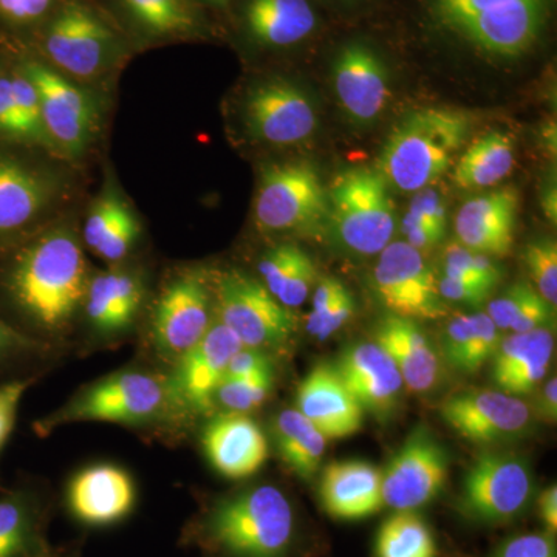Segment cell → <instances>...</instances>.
<instances>
[{"mask_svg": "<svg viewBox=\"0 0 557 557\" xmlns=\"http://www.w3.org/2000/svg\"><path fill=\"white\" fill-rule=\"evenodd\" d=\"M533 410V416L545 423H556L557 420V380L556 376L549 379L542 387L541 394Z\"/></svg>", "mask_w": 557, "mask_h": 557, "instance_id": "cell-55", "label": "cell"}, {"mask_svg": "<svg viewBox=\"0 0 557 557\" xmlns=\"http://www.w3.org/2000/svg\"><path fill=\"white\" fill-rule=\"evenodd\" d=\"M44 508L25 490L0 496V557H39L50 552L44 539Z\"/></svg>", "mask_w": 557, "mask_h": 557, "instance_id": "cell-31", "label": "cell"}, {"mask_svg": "<svg viewBox=\"0 0 557 557\" xmlns=\"http://www.w3.org/2000/svg\"><path fill=\"white\" fill-rule=\"evenodd\" d=\"M333 86L348 119L369 124L379 119L391 100L387 70L362 44H348L333 64Z\"/></svg>", "mask_w": 557, "mask_h": 557, "instance_id": "cell-20", "label": "cell"}, {"mask_svg": "<svg viewBox=\"0 0 557 557\" xmlns=\"http://www.w3.org/2000/svg\"><path fill=\"white\" fill-rule=\"evenodd\" d=\"M39 557H64V556H58V555H54V553H46V555H42V556H39Z\"/></svg>", "mask_w": 557, "mask_h": 557, "instance_id": "cell-58", "label": "cell"}, {"mask_svg": "<svg viewBox=\"0 0 557 557\" xmlns=\"http://www.w3.org/2000/svg\"><path fill=\"white\" fill-rule=\"evenodd\" d=\"M172 408L175 405L168 376L126 370L84 388L39 426L50 431L58 424L76 421L141 424Z\"/></svg>", "mask_w": 557, "mask_h": 557, "instance_id": "cell-6", "label": "cell"}, {"mask_svg": "<svg viewBox=\"0 0 557 557\" xmlns=\"http://www.w3.org/2000/svg\"><path fill=\"white\" fill-rule=\"evenodd\" d=\"M212 325L211 293L200 273L180 274L163 289L152 317L153 346L161 357L177 361Z\"/></svg>", "mask_w": 557, "mask_h": 557, "instance_id": "cell-13", "label": "cell"}, {"mask_svg": "<svg viewBox=\"0 0 557 557\" xmlns=\"http://www.w3.org/2000/svg\"><path fill=\"white\" fill-rule=\"evenodd\" d=\"M408 214L434 226L440 231H446V207L445 200L437 190L424 188L416 193L410 201Z\"/></svg>", "mask_w": 557, "mask_h": 557, "instance_id": "cell-47", "label": "cell"}, {"mask_svg": "<svg viewBox=\"0 0 557 557\" xmlns=\"http://www.w3.org/2000/svg\"><path fill=\"white\" fill-rule=\"evenodd\" d=\"M11 89H13L14 104H16L17 119H20L21 138L49 143L35 84L25 73H22V75L11 78Z\"/></svg>", "mask_w": 557, "mask_h": 557, "instance_id": "cell-41", "label": "cell"}, {"mask_svg": "<svg viewBox=\"0 0 557 557\" xmlns=\"http://www.w3.org/2000/svg\"><path fill=\"white\" fill-rule=\"evenodd\" d=\"M445 274L457 281L493 289L500 281V270L490 256L471 251L463 245H450L445 251Z\"/></svg>", "mask_w": 557, "mask_h": 557, "instance_id": "cell-39", "label": "cell"}, {"mask_svg": "<svg viewBox=\"0 0 557 557\" xmlns=\"http://www.w3.org/2000/svg\"><path fill=\"white\" fill-rule=\"evenodd\" d=\"M515 161L512 138L504 132H487L458 159L454 182L461 189L490 188L511 174Z\"/></svg>", "mask_w": 557, "mask_h": 557, "instance_id": "cell-35", "label": "cell"}, {"mask_svg": "<svg viewBox=\"0 0 557 557\" xmlns=\"http://www.w3.org/2000/svg\"><path fill=\"white\" fill-rule=\"evenodd\" d=\"M438 292L443 300H453V302L468 304V306H478L486 300L493 289L483 287V285L469 284V282L457 281L443 274L438 282Z\"/></svg>", "mask_w": 557, "mask_h": 557, "instance_id": "cell-49", "label": "cell"}, {"mask_svg": "<svg viewBox=\"0 0 557 557\" xmlns=\"http://www.w3.org/2000/svg\"><path fill=\"white\" fill-rule=\"evenodd\" d=\"M493 557H557V553L552 534L528 533L502 542Z\"/></svg>", "mask_w": 557, "mask_h": 557, "instance_id": "cell-42", "label": "cell"}, {"mask_svg": "<svg viewBox=\"0 0 557 557\" xmlns=\"http://www.w3.org/2000/svg\"><path fill=\"white\" fill-rule=\"evenodd\" d=\"M24 73L38 90L50 141L70 156H79L97 121V109L89 95L39 62H28Z\"/></svg>", "mask_w": 557, "mask_h": 557, "instance_id": "cell-17", "label": "cell"}, {"mask_svg": "<svg viewBox=\"0 0 557 557\" xmlns=\"http://www.w3.org/2000/svg\"><path fill=\"white\" fill-rule=\"evenodd\" d=\"M471 126L463 110L442 106L412 110L388 134L376 170L388 185L405 193L429 188L448 172Z\"/></svg>", "mask_w": 557, "mask_h": 557, "instance_id": "cell-3", "label": "cell"}, {"mask_svg": "<svg viewBox=\"0 0 557 557\" xmlns=\"http://www.w3.org/2000/svg\"><path fill=\"white\" fill-rule=\"evenodd\" d=\"M502 330L486 313L457 314L448 322L443 338L446 361L458 372L474 375L496 354Z\"/></svg>", "mask_w": 557, "mask_h": 557, "instance_id": "cell-32", "label": "cell"}, {"mask_svg": "<svg viewBox=\"0 0 557 557\" xmlns=\"http://www.w3.org/2000/svg\"><path fill=\"white\" fill-rule=\"evenodd\" d=\"M245 124L256 139L289 146L309 139L318 115L309 95L285 79H270L252 87L244 106Z\"/></svg>", "mask_w": 557, "mask_h": 557, "instance_id": "cell-14", "label": "cell"}, {"mask_svg": "<svg viewBox=\"0 0 557 557\" xmlns=\"http://www.w3.org/2000/svg\"><path fill=\"white\" fill-rule=\"evenodd\" d=\"M35 347L30 338L0 319V370L20 361L35 350Z\"/></svg>", "mask_w": 557, "mask_h": 557, "instance_id": "cell-48", "label": "cell"}, {"mask_svg": "<svg viewBox=\"0 0 557 557\" xmlns=\"http://www.w3.org/2000/svg\"><path fill=\"white\" fill-rule=\"evenodd\" d=\"M260 282L287 309H298L317 285L313 259L295 244H278L259 262Z\"/></svg>", "mask_w": 557, "mask_h": 557, "instance_id": "cell-29", "label": "cell"}, {"mask_svg": "<svg viewBox=\"0 0 557 557\" xmlns=\"http://www.w3.org/2000/svg\"><path fill=\"white\" fill-rule=\"evenodd\" d=\"M70 516L91 528L116 525L129 518L137 487L129 472L115 465H91L73 475L65 493Z\"/></svg>", "mask_w": 557, "mask_h": 557, "instance_id": "cell-18", "label": "cell"}, {"mask_svg": "<svg viewBox=\"0 0 557 557\" xmlns=\"http://www.w3.org/2000/svg\"><path fill=\"white\" fill-rule=\"evenodd\" d=\"M218 321L248 348L277 347L296 332V317L265 288L240 271H230L218 282Z\"/></svg>", "mask_w": 557, "mask_h": 557, "instance_id": "cell-9", "label": "cell"}, {"mask_svg": "<svg viewBox=\"0 0 557 557\" xmlns=\"http://www.w3.org/2000/svg\"><path fill=\"white\" fill-rule=\"evenodd\" d=\"M113 33L83 3L70 2L57 14L44 39L54 65L78 78L100 75L113 51Z\"/></svg>", "mask_w": 557, "mask_h": 557, "instance_id": "cell-15", "label": "cell"}, {"mask_svg": "<svg viewBox=\"0 0 557 557\" xmlns=\"http://www.w3.org/2000/svg\"><path fill=\"white\" fill-rule=\"evenodd\" d=\"M373 343L392 358L410 392L424 394L437 386L438 355L416 321L388 314L376 325Z\"/></svg>", "mask_w": 557, "mask_h": 557, "instance_id": "cell-26", "label": "cell"}, {"mask_svg": "<svg viewBox=\"0 0 557 557\" xmlns=\"http://www.w3.org/2000/svg\"><path fill=\"white\" fill-rule=\"evenodd\" d=\"M440 416L461 438L475 445H497L527 434L533 410L525 401L493 388H468L449 395Z\"/></svg>", "mask_w": 557, "mask_h": 557, "instance_id": "cell-11", "label": "cell"}, {"mask_svg": "<svg viewBox=\"0 0 557 557\" xmlns=\"http://www.w3.org/2000/svg\"><path fill=\"white\" fill-rule=\"evenodd\" d=\"M145 299V287L137 274L113 270L87 285L84 310L91 327L102 335H115L131 327Z\"/></svg>", "mask_w": 557, "mask_h": 557, "instance_id": "cell-27", "label": "cell"}, {"mask_svg": "<svg viewBox=\"0 0 557 557\" xmlns=\"http://www.w3.org/2000/svg\"><path fill=\"white\" fill-rule=\"evenodd\" d=\"M553 317H555V307L549 306L547 300L534 289L527 302L523 304L518 317L512 321L509 332L528 333L533 330L548 329L547 325L552 322Z\"/></svg>", "mask_w": 557, "mask_h": 557, "instance_id": "cell-46", "label": "cell"}, {"mask_svg": "<svg viewBox=\"0 0 557 557\" xmlns=\"http://www.w3.org/2000/svg\"><path fill=\"white\" fill-rule=\"evenodd\" d=\"M533 292L534 288L527 284V282H518L507 293H504L500 298L494 299L487 306V317L493 319L498 330H509L512 321H515L520 309H522L523 304L527 302V299L530 298Z\"/></svg>", "mask_w": 557, "mask_h": 557, "instance_id": "cell-44", "label": "cell"}, {"mask_svg": "<svg viewBox=\"0 0 557 557\" xmlns=\"http://www.w3.org/2000/svg\"><path fill=\"white\" fill-rule=\"evenodd\" d=\"M50 199L49 186L16 161L0 160V236L30 223Z\"/></svg>", "mask_w": 557, "mask_h": 557, "instance_id": "cell-34", "label": "cell"}, {"mask_svg": "<svg viewBox=\"0 0 557 557\" xmlns=\"http://www.w3.org/2000/svg\"><path fill=\"white\" fill-rule=\"evenodd\" d=\"M245 20L252 38L269 47L298 44L317 27L309 0H249Z\"/></svg>", "mask_w": 557, "mask_h": 557, "instance_id": "cell-28", "label": "cell"}, {"mask_svg": "<svg viewBox=\"0 0 557 557\" xmlns=\"http://www.w3.org/2000/svg\"><path fill=\"white\" fill-rule=\"evenodd\" d=\"M296 409L327 440L358 434L364 410L339 379L333 364H318L300 381Z\"/></svg>", "mask_w": 557, "mask_h": 557, "instance_id": "cell-21", "label": "cell"}, {"mask_svg": "<svg viewBox=\"0 0 557 557\" xmlns=\"http://www.w3.org/2000/svg\"><path fill=\"white\" fill-rule=\"evenodd\" d=\"M127 13L152 35H182L193 30L194 16L186 0H121Z\"/></svg>", "mask_w": 557, "mask_h": 557, "instance_id": "cell-37", "label": "cell"}, {"mask_svg": "<svg viewBox=\"0 0 557 557\" xmlns=\"http://www.w3.org/2000/svg\"><path fill=\"white\" fill-rule=\"evenodd\" d=\"M401 233L405 236L406 244L417 248L418 251L434 247L445 236V231L434 228V226L421 222V220L413 218L408 212H406L405 219H403Z\"/></svg>", "mask_w": 557, "mask_h": 557, "instance_id": "cell-52", "label": "cell"}, {"mask_svg": "<svg viewBox=\"0 0 557 557\" xmlns=\"http://www.w3.org/2000/svg\"><path fill=\"white\" fill-rule=\"evenodd\" d=\"M273 440L281 460L304 482L321 471L327 438L298 409L282 410L273 421Z\"/></svg>", "mask_w": 557, "mask_h": 557, "instance_id": "cell-33", "label": "cell"}, {"mask_svg": "<svg viewBox=\"0 0 557 557\" xmlns=\"http://www.w3.org/2000/svg\"><path fill=\"white\" fill-rule=\"evenodd\" d=\"M139 233L138 219L129 205L119 194L109 193L91 208L84 225V242L101 259L119 262L135 247Z\"/></svg>", "mask_w": 557, "mask_h": 557, "instance_id": "cell-30", "label": "cell"}, {"mask_svg": "<svg viewBox=\"0 0 557 557\" xmlns=\"http://www.w3.org/2000/svg\"><path fill=\"white\" fill-rule=\"evenodd\" d=\"M544 209L545 214L548 215V219L552 220L553 223L556 222V188L553 186V189H548L544 196Z\"/></svg>", "mask_w": 557, "mask_h": 557, "instance_id": "cell-57", "label": "cell"}, {"mask_svg": "<svg viewBox=\"0 0 557 557\" xmlns=\"http://www.w3.org/2000/svg\"><path fill=\"white\" fill-rule=\"evenodd\" d=\"M295 539V509L273 485L218 498L186 533V541L214 557H289Z\"/></svg>", "mask_w": 557, "mask_h": 557, "instance_id": "cell-2", "label": "cell"}, {"mask_svg": "<svg viewBox=\"0 0 557 557\" xmlns=\"http://www.w3.org/2000/svg\"><path fill=\"white\" fill-rule=\"evenodd\" d=\"M525 262L536 292L549 306L557 304V245L553 239H539L528 245Z\"/></svg>", "mask_w": 557, "mask_h": 557, "instance_id": "cell-40", "label": "cell"}, {"mask_svg": "<svg viewBox=\"0 0 557 557\" xmlns=\"http://www.w3.org/2000/svg\"><path fill=\"white\" fill-rule=\"evenodd\" d=\"M539 515L547 528V533L555 536L557 531V486H548L539 497Z\"/></svg>", "mask_w": 557, "mask_h": 557, "instance_id": "cell-56", "label": "cell"}, {"mask_svg": "<svg viewBox=\"0 0 557 557\" xmlns=\"http://www.w3.org/2000/svg\"><path fill=\"white\" fill-rule=\"evenodd\" d=\"M443 24L472 46L515 58L536 42L548 0H434Z\"/></svg>", "mask_w": 557, "mask_h": 557, "instance_id": "cell-5", "label": "cell"}, {"mask_svg": "<svg viewBox=\"0 0 557 557\" xmlns=\"http://www.w3.org/2000/svg\"><path fill=\"white\" fill-rule=\"evenodd\" d=\"M333 368L364 413L384 420L397 410L405 383L397 366L379 344H351Z\"/></svg>", "mask_w": 557, "mask_h": 557, "instance_id": "cell-19", "label": "cell"}, {"mask_svg": "<svg viewBox=\"0 0 557 557\" xmlns=\"http://www.w3.org/2000/svg\"><path fill=\"white\" fill-rule=\"evenodd\" d=\"M519 200L518 189L502 188L461 205L456 218L460 245L490 258L507 256L515 242Z\"/></svg>", "mask_w": 557, "mask_h": 557, "instance_id": "cell-23", "label": "cell"}, {"mask_svg": "<svg viewBox=\"0 0 557 557\" xmlns=\"http://www.w3.org/2000/svg\"><path fill=\"white\" fill-rule=\"evenodd\" d=\"M271 369L270 358L262 350L242 347L226 368L225 379H244ZM223 379V380H225Z\"/></svg>", "mask_w": 557, "mask_h": 557, "instance_id": "cell-51", "label": "cell"}, {"mask_svg": "<svg viewBox=\"0 0 557 557\" xmlns=\"http://www.w3.org/2000/svg\"><path fill=\"white\" fill-rule=\"evenodd\" d=\"M379 557H437V545L416 511H397L381 525L376 536Z\"/></svg>", "mask_w": 557, "mask_h": 557, "instance_id": "cell-36", "label": "cell"}, {"mask_svg": "<svg viewBox=\"0 0 557 557\" xmlns=\"http://www.w3.org/2000/svg\"><path fill=\"white\" fill-rule=\"evenodd\" d=\"M255 215L263 231L314 233L329 222L327 188L306 161L271 164L260 175Z\"/></svg>", "mask_w": 557, "mask_h": 557, "instance_id": "cell-7", "label": "cell"}, {"mask_svg": "<svg viewBox=\"0 0 557 557\" xmlns=\"http://www.w3.org/2000/svg\"><path fill=\"white\" fill-rule=\"evenodd\" d=\"M0 284L25 321L57 332L69 324L86 296L83 249L67 231H51L11 259Z\"/></svg>", "mask_w": 557, "mask_h": 557, "instance_id": "cell-1", "label": "cell"}, {"mask_svg": "<svg viewBox=\"0 0 557 557\" xmlns=\"http://www.w3.org/2000/svg\"><path fill=\"white\" fill-rule=\"evenodd\" d=\"M51 0H0V17L10 24L24 25L39 20Z\"/></svg>", "mask_w": 557, "mask_h": 557, "instance_id": "cell-50", "label": "cell"}, {"mask_svg": "<svg viewBox=\"0 0 557 557\" xmlns=\"http://www.w3.org/2000/svg\"><path fill=\"white\" fill-rule=\"evenodd\" d=\"M346 288V285L335 277H324L318 282V287L314 288L313 296H311L310 313L307 317V332L313 338Z\"/></svg>", "mask_w": 557, "mask_h": 557, "instance_id": "cell-43", "label": "cell"}, {"mask_svg": "<svg viewBox=\"0 0 557 557\" xmlns=\"http://www.w3.org/2000/svg\"><path fill=\"white\" fill-rule=\"evenodd\" d=\"M201 446L212 468L234 480L251 478L269 458L265 434L245 413L212 418L201 435Z\"/></svg>", "mask_w": 557, "mask_h": 557, "instance_id": "cell-22", "label": "cell"}, {"mask_svg": "<svg viewBox=\"0 0 557 557\" xmlns=\"http://www.w3.org/2000/svg\"><path fill=\"white\" fill-rule=\"evenodd\" d=\"M0 134L21 138L20 119L14 104L11 78L0 76Z\"/></svg>", "mask_w": 557, "mask_h": 557, "instance_id": "cell-54", "label": "cell"}, {"mask_svg": "<svg viewBox=\"0 0 557 557\" xmlns=\"http://www.w3.org/2000/svg\"><path fill=\"white\" fill-rule=\"evenodd\" d=\"M329 223L339 244L359 256L380 255L397 228L391 185L376 168L341 172L327 189Z\"/></svg>", "mask_w": 557, "mask_h": 557, "instance_id": "cell-4", "label": "cell"}, {"mask_svg": "<svg viewBox=\"0 0 557 557\" xmlns=\"http://www.w3.org/2000/svg\"><path fill=\"white\" fill-rule=\"evenodd\" d=\"M372 284L391 314L412 321H438L448 306L424 256L405 240L391 242L376 260Z\"/></svg>", "mask_w": 557, "mask_h": 557, "instance_id": "cell-10", "label": "cell"}, {"mask_svg": "<svg viewBox=\"0 0 557 557\" xmlns=\"http://www.w3.org/2000/svg\"><path fill=\"white\" fill-rule=\"evenodd\" d=\"M273 370H263L244 379H225L215 391L214 403L230 412L245 413L258 409L270 397Z\"/></svg>", "mask_w": 557, "mask_h": 557, "instance_id": "cell-38", "label": "cell"}, {"mask_svg": "<svg viewBox=\"0 0 557 557\" xmlns=\"http://www.w3.org/2000/svg\"><path fill=\"white\" fill-rule=\"evenodd\" d=\"M383 471L364 460L333 461L322 469L319 497L332 518L361 520L384 507Z\"/></svg>", "mask_w": 557, "mask_h": 557, "instance_id": "cell-24", "label": "cell"}, {"mask_svg": "<svg viewBox=\"0 0 557 557\" xmlns=\"http://www.w3.org/2000/svg\"><path fill=\"white\" fill-rule=\"evenodd\" d=\"M449 472L445 448L426 429H417L383 472L384 507L416 511L442 493Z\"/></svg>", "mask_w": 557, "mask_h": 557, "instance_id": "cell-12", "label": "cell"}, {"mask_svg": "<svg viewBox=\"0 0 557 557\" xmlns=\"http://www.w3.org/2000/svg\"><path fill=\"white\" fill-rule=\"evenodd\" d=\"M355 299L354 295L348 292V288L344 289L343 295L339 296V299L336 300L335 306H333L332 311H330L329 317L325 318V321L322 322L321 329L318 330L317 336L314 338L319 341L329 339L330 336L335 335L338 330L343 329L344 325L350 321L351 317L355 313Z\"/></svg>", "mask_w": 557, "mask_h": 557, "instance_id": "cell-53", "label": "cell"}, {"mask_svg": "<svg viewBox=\"0 0 557 557\" xmlns=\"http://www.w3.org/2000/svg\"><path fill=\"white\" fill-rule=\"evenodd\" d=\"M242 343L222 322H212L189 351L175 361L170 380L174 405L203 413L214 406L215 391L225 379L230 359L240 350Z\"/></svg>", "mask_w": 557, "mask_h": 557, "instance_id": "cell-16", "label": "cell"}, {"mask_svg": "<svg viewBox=\"0 0 557 557\" xmlns=\"http://www.w3.org/2000/svg\"><path fill=\"white\" fill-rule=\"evenodd\" d=\"M555 355V335L549 329L512 333L498 344L493 359V379L498 391L509 395L531 394L547 376Z\"/></svg>", "mask_w": 557, "mask_h": 557, "instance_id": "cell-25", "label": "cell"}, {"mask_svg": "<svg viewBox=\"0 0 557 557\" xmlns=\"http://www.w3.org/2000/svg\"><path fill=\"white\" fill-rule=\"evenodd\" d=\"M30 383L27 379H16L0 384V450L13 431L17 410Z\"/></svg>", "mask_w": 557, "mask_h": 557, "instance_id": "cell-45", "label": "cell"}, {"mask_svg": "<svg viewBox=\"0 0 557 557\" xmlns=\"http://www.w3.org/2000/svg\"><path fill=\"white\" fill-rule=\"evenodd\" d=\"M533 490V475L522 457L485 450L465 475L458 509L474 522L500 525L525 511Z\"/></svg>", "mask_w": 557, "mask_h": 557, "instance_id": "cell-8", "label": "cell"}]
</instances>
